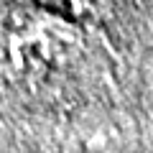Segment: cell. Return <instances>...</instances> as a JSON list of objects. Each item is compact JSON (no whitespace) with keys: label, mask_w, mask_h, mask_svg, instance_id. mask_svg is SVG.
<instances>
[{"label":"cell","mask_w":153,"mask_h":153,"mask_svg":"<svg viewBox=\"0 0 153 153\" xmlns=\"http://www.w3.org/2000/svg\"><path fill=\"white\" fill-rule=\"evenodd\" d=\"M76 140L82 143V153H117L125 148L128 135L123 130V123L102 115V117L82 120Z\"/></svg>","instance_id":"1"}]
</instances>
